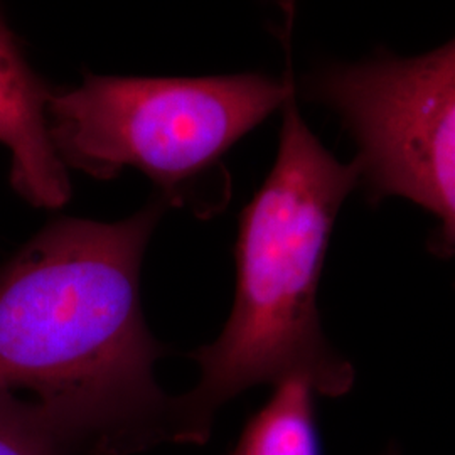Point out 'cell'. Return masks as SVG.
<instances>
[{
	"label": "cell",
	"instance_id": "6",
	"mask_svg": "<svg viewBox=\"0 0 455 455\" xmlns=\"http://www.w3.org/2000/svg\"><path fill=\"white\" fill-rule=\"evenodd\" d=\"M314 396L315 390L304 378L275 385L229 455H323Z\"/></svg>",
	"mask_w": 455,
	"mask_h": 455
},
{
	"label": "cell",
	"instance_id": "4",
	"mask_svg": "<svg viewBox=\"0 0 455 455\" xmlns=\"http://www.w3.org/2000/svg\"><path fill=\"white\" fill-rule=\"evenodd\" d=\"M306 93L339 115L374 197H405L439 220L440 253H455V39L417 58L381 52L329 65Z\"/></svg>",
	"mask_w": 455,
	"mask_h": 455
},
{
	"label": "cell",
	"instance_id": "3",
	"mask_svg": "<svg viewBox=\"0 0 455 455\" xmlns=\"http://www.w3.org/2000/svg\"><path fill=\"white\" fill-rule=\"evenodd\" d=\"M293 92L260 73L204 78L86 75L80 86L51 92L49 133L66 167L114 180L132 167L182 204L244 133L283 107Z\"/></svg>",
	"mask_w": 455,
	"mask_h": 455
},
{
	"label": "cell",
	"instance_id": "7",
	"mask_svg": "<svg viewBox=\"0 0 455 455\" xmlns=\"http://www.w3.org/2000/svg\"><path fill=\"white\" fill-rule=\"evenodd\" d=\"M0 455H90L73 422L39 400L0 390Z\"/></svg>",
	"mask_w": 455,
	"mask_h": 455
},
{
	"label": "cell",
	"instance_id": "1",
	"mask_svg": "<svg viewBox=\"0 0 455 455\" xmlns=\"http://www.w3.org/2000/svg\"><path fill=\"white\" fill-rule=\"evenodd\" d=\"M169 203L116 223L63 218L0 268V390H29L82 430L93 455L178 443L167 353L146 324L140 267Z\"/></svg>",
	"mask_w": 455,
	"mask_h": 455
},
{
	"label": "cell",
	"instance_id": "2",
	"mask_svg": "<svg viewBox=\"0 0 455 455\" xmlns=\"http://www.w3.org/2000/svg\"><path fill=\"white\" fill-rule=\"evenodd\" d=\"M282 108L275 164L240 218L233 309L221 334L191 353L195 388L176 396L178 443H206L218 410L259 385L304 378L329 398L355 385L353 364L325 339L317 291L336 216L361 172L317 140L295 90Z\"/></svg>",
	"mask_w": 455,
	"mask_h": 455
},
{
	"label": "cell",
	"instance_id": "5",
	"mask_svg": "<svg viewBox=\"0 0 455 455\" xmlns=\"http://www.w3.org/2000/svg\"><path fill=\"white\" fill-rule=\"evenodd\" d=\"M49 97L0 17V144L12 156L11 182L36 208L58 210L71 186L49 133Z\"/></svg>",
	"mask_w": 455,
	"mask_h": 455
}]
</instances>
